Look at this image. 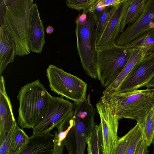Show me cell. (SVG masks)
Segmentation results:
<instances>
[{
	"mask_svg": "<svg viewBox=\"0 0 154 154\" xmlns=\"http://www.w3.org/2000/svg\"><path fill=\"white\" fill-rule=\"evenodd\" d=\"M54 149V135L50 131L29 137L18 154H53Z\"/></svg>",
	"mask_w": 154,
	"mask_h": 154,
	"instance_id": "obj_14",
	"label": "cell"
},
{
	"mask_svg": "<svg viewBox=\"0 0 154 154\" xmlns=\"http://www.w3.org/2000/svg\"><path fill=\"white\" fill-rule=\"evenodd\" d=\"M99 0H66L68 8L77 10H83L82 13L95 11Z\"/></svg>",
	"mask_w": 154,
	"mask_h": 154,
	"instance_id": "obj_22",
	"label": "cell"
},
{
	"mask_svg": "<svg viewBox=\"0 0 154 154\" xmlns=\"http://www.w3.org/2000/svg\"><path fill=\"white\" fill-rule=\"evenodd\" d=\"M54 28L53 27L51 26H48L46 27V32L48 34H51L54 32Z\"/></svg>",
	"mask_w": 154,
	"mask_h": 154,
	"instance_id": "obj_33",
	"label": "cell"
},
{
	"mask_svg": "<svg viewBox=\"0 0 154 154\" xmlns=\"http://www.w3.org/2000/svg\"><path fill=\"white\" fill-rule=\"evenodd\" d=\"M97 18L95 11L90 12L84 23L75 21L77 49L81 63L86 74L95 79L97 75L94 33Z\"/></svg>",
	"mask_w": 154,
	"mask_h": 154,
	"instance_id": "obj_4",
	"label": "cell"
},
{
	"mask_svg": "<svg viewBox=\"0 0 154 154\" xmlns=\"http://www.w3.org/2000/svg\"><path fill=\"white\" fill-rule=\"evenodd\" d=\"M148 146L143 137L137 146L134 154H149Z\"/></svg>",
	"mask_w": 154,
	"mask_h": 154,
	"instance_id": "obj_29",
	"label": "cell"
},
{
	"mask_svg": "<svg viewBox=\"0 0 154 154\" xmlns=\"http://www.w3.org/2000/svg\"><path fill=\"white\" fill-rule=\"evenodd\" d=\"M54 134V149L53 154H64L63 149L65 145L63 141L60 146L57 145V132L55 131Z\"/></svg>",
	"mask_w": 154,
	"mask_h": 154,
	"instance_id": "obj_31",
	"label": "cell"
},
{
	"mask_svg": "<svg viewBox=\"0 0 154 154\" xmlns=\"http://www.w3.org/2000/svg\"><path fill=\"white\" fill-rule=\"evenodd\" d=\"M0 76L5 69L13 62L16 54V45L11 35L3 23L0 28Z\"/></svg>",
	"mask_w": 154,
	"mask_h": 154,
	"instance_id": "obj_15",
	"label": "cell"
},
{
	"mask_svg": "<svg viewBox=\"0 0 154 154\" xmlns=\"http://www.w3.org/2000/svg\"><path fill=\"white\" fill-rule=\"evenodd\" d=\"M29 137L17 125L11 142L10 154H18L26 144Z\"/></svg>",
	"mask_w": 154,
	"mask_h": 154,
	"instance_id": "obj_20",
	"label": "cell"
},
{
	"mask_svg": "<svg viewBox=\"0 0 154 154\" xmlns=\"http://www.w3.org/2000/svg\"><path fill=\"white\" fill-rule=\"evenodd\" d=\"M152 143L153 144V149H154L153 154H154V137L153 139Z\"/></svg>",
	"mask_w": 154,
	"mask_h": 154,
	"instance_id": "obj_35",
	"label": "cell"
},
{
	"mask_svg": "<svg viewBox=\"0 0 154 154\" xmlns=\"http://www.w3.org/2000/svg\"><path fill=\"white\" fill-rule=\"evenodd\" d=\"M74 125V121L73 117L70 125L66 129L59 132H57V144L58 146H60L61 145L62 142L66 138Z\"/></svg>",
	"mask_w": 154,
	"mask_h": 154,
	"instance_id": "obj_28",
	"label": "cell"
},
{
	"mask_svg": "<svg viewBox=\"0 0 154 154\" xmlns=\"http://www.w3.org/2000/svg\"><path fill=\"white\" fill-rule=\"evenodd\" d=\"M154 76L153 52L146 54L136 64L114 93L137 90L146 86Z\"/></svg>",
	"mask_w": 154,
	"mask_h": 154,
	"instance_id": "obj_9",
	"label": "cell"
},
{
	"mask_svg": "<svg viewBox=\"0 0 154 154\" xmlns=\"http://www.w3.org/2000/svg\"><path fill=\"white\" fill-rule=\"evenodd\" d=\"M142 137L143 132L140 126L128 148L125 154H134L137 146Z\"/></svg>",
	"mask_w": 154,
	"mask_h": 154,
	"instance_id": "obj_27",
	"label": "cell"
},
{
	"mask_svg": "<svg viewBox=\"0 0 154 154\" xmlns=\"http://www.w3.org/2000/svg\"><path fill=\"white\" fill-rule=\"evenodd\" d=\"M17 125L16 122L11 129L7 133L3 141L0 145V154H10L11 142Z\"/></svg>",
	"mask_w": 154,
	"mask_h": 154,
	"instance_id": "obj_26",
	"label": "cell"
},
{
	"mask_svg": "<svg viewBox=\"0 0 154 154\" xmlns=\"http://www.w3.org/2000/svg\"><path fill=\"white\" fill-rule=\"evenodd\" d=\"M124 46L131 51L134 49L142 48L147 53L154 52V29L144 33Z\"/></svg>",
	"mask_w": 154,
	"mask_h": 154,
	"instance_id": "obj_18",
	"label": "cell"
},
{
	"mask_svg": "<svg viewBox=\"0 0 154 154\" xmlns=\"http://www.w3.org/2000/svg\"><path fill=\"white\" fill-rule=\"evenodd\" d=\"M96 107L100 118L103 154H113L119 139V119L111 105L102 97L96 103Z\"/></svg>",
	"mask_w": 154,
	"mask_h": 154,
	"instance_id": "obj_8",
	"label": "cell"
},
{
	"mask_svg": "<svg viewBox=\"0 0 154 154\" xmlns=\"http://www.w3.org/2000/svg\"><path fill=\"white\" fill-rule=\"evenodd\" d=\"M148 88H154V76L146 86Z\"/></svg>",
	"mask_w": 154,
	"mask_h": 154,
	"instance_id": "obj_34",
	"label": "cell"
},
{
	"mask_svg": "<svg viewBox=\"0 0 154 154\" xmlns=\"http://www.w3.org/2000/svg\"><path fill=\"white\" fill-rule=\"evenodd\" d=\"M147 1V0H130L122 21L120 34L124 30L127 25L133 23L139 18L143 11Z\"/></svg>",
	"mask_w": 154,
	"mask_h": 154,
	"instance_id": "obj_17",
	"label": "cell"
},
{
	"mask_svg": "<svg viewBox=\"0 0 154 154\" xmlns=\"http://www.w3.org/2000/svg\"><path fill=\"white\" fill-rule=\"evenodd\" d=\"M115 7H111L109 10L106 7L97 14L98 18L94 33L95 46Z\"/></svg>",
	"mask_w": 154,
	"mask_h": 154,
	"instance_id": "obj_24",
	"label": "cell"
},
{
	"mask_svg": "<svg viewBox=\"0 0 154 154\" xmlns=\"http://www.w3.org/2000/svg\"><path fill=\"white\" fill-rule=\"evenodd\" d=\"M146 54V51L142 48L131 51L130 56L127 63L115 81L103 91V95L114 93L136 64Z\"/></svg>",
	"mask_w": 154,
	"mask_h": 154,
	"instance_id": "obj_16",
	"label": "cell"
},
{
	"mask_svg": "<svg viewBox=\"0 0 154 154\" xmlns=\"http://www.w3.org/2000/svg\"><path fill=\"white\" fill-rule=\"evenodd\" d=\"M142 128L143 138L148 147L152 143L154 137V106L150 111Z\"/></svg>",
	"mask_w": 154,
	"mask_h": 154,
	"instance_id": "obj_23",
	"label": "cell"
},
{
	"mask_svg": "<svg viewBox=\"0 0 154 154\" xmlns=\"http://www.w3.org/2000/svg\"><path fill=\"white\" fill-rule=\"evenodd\" d=\"M153 29L154 0H147L141 16L119 35L115 44L119 46L125 45L144 33Z\"/></svg>",
	"mask_w": 154,
	"mask_h": 154,
	"instance_id": "obj_10",
	"label": "cell"
},
{
	"mask_svg": "<svg viewBox=\"0 0 154 154\" xmlns=\"http://www.w3.org/2000/svg\"><path fill=\"white\" fill-rule=\"evenodd\" d=\"M45 31L37 6L34 3L30 11L28 37L30 51L41 53L45 43Z\"/></svg>",
	"mask_w": 154,
	"mask_h": 154,
	"instance_id": "obj_12",
	"label": "cell"
},
{
	"mask_svg": "<svg viewBox=\"0 0 154 154\" xmlns=\"http://www.w3.org/2000/svg\"><path fill=\"white\" fill-rule=\"evenodd\" d=\"M74 125L72 128L75 137L76 144V154H84L88 136L87 127L79 119L73 116Z\"/></svg>",
	"mask_w": 154,
	"mask_h": 154,
	"instance_id": "obj_19",
	"label": "cell"
},
{
	"mask_svg": "<svg viewBox=\"0 0 154 154\" xmlns=\"http://www.w3.org/2000/svg\"><path fill=\"white\" fill-rule=\"evenodd\" d=\"M140 126V124L137 123L125 135L119 139L117 146L113 154H125Z\"/></svg>",
	"mask_w": 154,
	"mask_h": 154,
	"instance_id": "obj_21",
	"label": "cell"
},
{
	"mask_svg": "<svg viewBox=\"0 0 154 154\" xmlns=\"http://www.w3.org/2000/svg\"><path fill=\"white\" fill-rule=\"evenodd\" d=\"M74 108V103L61 97L52 96L37 124L32 128V135L51 131L73 111Z\"/></svg>",
	"mask_w": 154,
	"mask_h": 154,
	"instance_id": "obj_7",
	"label": "cell"
},
{
	"mask_svg": "<svg viewBox=\"0 0 154 154\" xmlns=\"http://www.w3.org/2000/svg\"><path fill=\"white\" fill-rule=\"evenodd\" d=\"M5 84L4 78L2 75L0 83V145L16 122Z\"/></svg>",
	"mask_w": 154,
	"mask_h": 154,
	"instance_id": "obj_13",
	"label": "cell"
},
{
	"mask_svg": "<svg viewBox=\"0 0 154 154\" xmlns=\"http://www.w3.org/2000/svg\"><path fill=\"white\" fill-rule=\"evenodd\" d=\"M86 142L87 145V153L88 154H93L91 144V135L90 134H88L86 138Z\"/></svg>",
	"mask_w": 154,
	"mask_h": 154,
	"instance_id": "obj_32",
	"label": "cell"
},
{
	"mask_svg": "<svg viewBox=\"0 0 154 154\" xmlns=\"http://www.w3.org/2000/svg\"><path fill=\"white\" fill-rule=\"evenodd\" d=\"M119 119L135 120L143 127L154 106V88L136 90L103 95Z\"/></svg>",
	"mask_w": 154,
	"mask_h": 154,
	"instance_id": "obj_1",
	"label": "cell"
},
{
	"mask_svg": "<svg viewBox=\"0 0 154 154\" xmlns=\"http://www.w3.org/2000/svg\"><path fill=\"white\" fill-rule=\"evenodd\" d=\"M46 76L51 90L58 95L75 103L86 98L87 84L76 76L52 64L47 69Z\"/></svg>",
	"mask_w": 154,
	"mask_h": 154,
	"instance_id": "obj_6",
	"label": "cell"
},
{
	"mask_svg": "<svg viewBox=\"0 0 154 154\" xmlns=\"http://www.w3.org/2000/svg\"><path fill=\"white\" fill-rule=\"evenodd\" d=\"M52 97L38 79L28 83L19 91L18 124L23 129L37 124Z\"/></svg>",
	"mask_w": 154,
	"mask_h": 154,
	"instance_id": "obj_3",
	"label": "cell"
},
{
	"mask_svg": "<svg viewBox=\"0 0 154 154\" xmlns=\"http://www.w3.org/2000/svg\"><path fill=\"white\" fill-rule=\"evenodd\" d=\"M124 0H99L97 5L104 9L109 6L116 7Z\"/></svg>",
	"mask_w": 154,
	"mask_h": 154,
	"instance_id": "obj_30",
	"label": "cell"
},
{
	"mask_svg": "<svg viewBox=\"0 0 154 154\" xmlns=\"http://www.w3.org/2000/svg\"><path fill=\"white\" fill-rule=\"evenodd\" d=\"M97 79L105 89L116 79L127 63L131 51L115 44L96 51Z\"/></svg>",
	"mask_w": 154,
	"mask_h": 154,
	"instance_id": "obj_5",
	"label": "cell"
},
{
	"mask_svg": "<svg viewBox=\"0 0 154 154\" xmlns=\"http://www.w3.org/2000/svg\"><path fill=\"white\" fill-rule=\"evenodd\" d=\"M5 6L3 16L5 26L16 45V55L30 54L28 37L29 20L32 0H3Z\"/></svg>",
	"mask_w": 154,
	"mask_h": 154,
	"instance_id": "obj_2",
	"label": "cell"
},
{
	"mask_svg": "<svg viewBox=\"0 0 154 154\" xmlns=\"http://www.w3.org/2000/svg\"><path fill=\"white\" fill-rule=\"evenodd\" d=\"M91 144L93 154H103V143L101 128L100 123L96 125L90 134Z\"/></svg>",
	"mask_w": 154,
	"mask_h": 154,
	"instance_id": "obj_25",
	"label": "cell"
},
{
	"mask_svg": "<svg viewBox=\"0 0 154 154\" xmlns=\"http://www.w3.org/2000/svg\"><path fill=\"white\" fill-rule=\"evenodd\" d=\"M130 0H124L116 7L98 39L95 46L96 51L115 44L120 34L122 19L129 5Z\"/></svg>",
	"mask_w": 154,
	"mask_h": 154,
	"instance_id": "obj_11",
	"label": "cell"
}]
</instances>
